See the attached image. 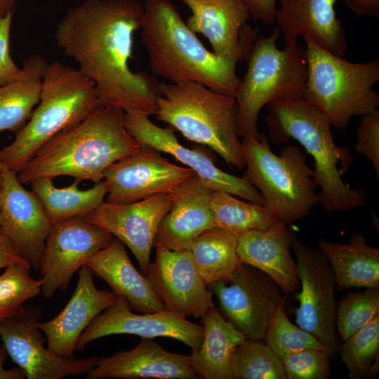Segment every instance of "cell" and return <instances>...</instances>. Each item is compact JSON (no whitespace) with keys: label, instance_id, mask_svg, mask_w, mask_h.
<instances>
[{"label":"cell","instance_id":"1","mask_svg":"<svg viewBox=\"0 0 379 379\" xmlns=\"http://www.w3.org/2000/svg\"><path fill=\"white\" fill-rule=\"evenodd\" d=\"M143 11L138 0H86L67 10L55 40L95 84L100 105L155 115L160 82L129 67Z\"/></svg>","mask_w":379,"mask_h":379},{"label":"cell","instance_id":"2","mask_svg":"<svg viewBox=\"0 0 379 379\" xmlns=\"http://www.w3.org/2000/svg\"><path fill=\"white\" fill-rule=\"evenodd\" d=\"M124 111L100 105L86 119L45 143L18 172L22 184L67 175L102 181L105 171L140 149L126 128Z\"/></svg>","mask_w":379,"mask_h":379},{"label":"cell","instance_id":"3","mask_svg":"<svg viewBox=\"0 0 379 379\" xmlns=\"http://www.w3.org/2000/svg\"><path fill=\"white\" fill-rule=\"evenodd\" d=\"M140 29L155 76L171 83H199L234 98L241 81L236 73L237 64L208 51L172 1L146 0Z\"/></svg>","mask_w":379,"mask_h":379},{"label":"cell","instance_id":"4","mask_svg":"<svg viewBox=\"0 0 379 379\" xmlns=\"http://www.w3.org/2000/svg\"><path fill=\"white\" fill-rule=\"evenodd\" d=\"M265 117L270 137L276 144L298 141L314 162V178L319 203L328 213L349 211L363 206L366 192L352 188L342 175L353 163L351 152L338 146L327 117L303 95L274 100L267 105Z\"/></svg>","mask_w":379,"mask_h":379},{"label":"cell","instance_id":"5","mask_svg":"<svg viewBox=\"0 0 379 379\" xmlns=\"http://www.w3.org/2000/svg\"><path fill=\"white\" fill-rule=\"evenodd\" d=\"M277 27L268 36L246 24L241 33L246 74L234 95L238 107L237 132L240 138L257 137L260 112L268 103L303 95L307 62L306 50L298 43L280 49Z\"/></svg>","mask_w":379,"mask_h":379},{"label":"cell","instance_id":"6","mask_svg":"<svg viewBox=\"0 0 379 379\" xmlns=\"http://www.w3.org/2000/svg\"><path fill=\"white\" fill-rule=\"evenodd\" d=\"M38 104L15 140L0 150L7 170L18 173L45 143L86 119L100 102L91 79L55 60L45 69Z\"/></svg>","mask_w":379,"mask_h":379},{"label":"cell","instance_id":"7","mask_svg":"<svg viewBox=\"0 0 379 379\" xmlns=\"http://www.w3.org/2000/svg\"><path fill=\"white\" fill-rule=\"evenodd\" d=\"M155 115L185 138L208 146L230 166H245L237 132L234 98L206 86L182 81L160 82Z\"/></svg>","mask_w":379,"mask_h":379},{"label":"cell","instance_id":"8","mask_svg":"<svg viewBox=\"0 0 379 379\" xmlns=\"http://www.w3.org/2000/svg\"><path fill=\"white\" fill-rule=\"evenodd\" d=\"M307 73L303 97L323 112L332 127L343 131L355 116L379 108V60L352 62L323 48L308 37Z\"/></svg>","mask_w":379,"mask_h":379},{"label":"cell","instance_id":"9","mask_svg":"<svg viewBox=\"0 0 379 379\" xmlns=\"http://www.w3.org/2000/svg\"><path fill=\"white\" fill-rule=\"evenodd\" d=\"M244 177L262 196L277 218L290 224L307 216L319 204L313 169L296 145L273 152L265 135L241 140Z\"/></svg>","mask_w":379,"mask_h":379},{"label":"cell","instance_id":"10","mask_svg":"<svg viewBox=\"0 0 379 379\" xmlns=\"http://www.w3.org/2000/svg\"><path fill=\"white\" fill-rule=\"evenodd\" d=\"M291 248L295 256L298 276L301 286L297 294L299 306L295 312L298 326L322 345L329 357L339 350L335 296V279L326 255L319 249L302 244L293 231Z\"/></svg>","mask_w":379,"mask_h":379},{"label":"cell","instance_id":"11","mask_svg":"<svg viewBox=\"0 0 379 379\" xmlns=\"http://www.w3.org/2000/svg\"><path fill=\"white\" fill-rule=\"evenodd\" d=\"M41 317L39 307L22 305L0 320L3 345L27 379H62L88 374L99 357L68 358L51 352L44 347L45 339L37 327Z\"/></svg>","mask_w":379,"mask_h":379},{"label":"cell","instance_id":"12","mask_svg":"<svg viewBox=\"0 0 379 379\" xmlns=\"http://www.w3.org/2000/svg\"><path fill=\"white\" fill-rule=\"evenodd\" d=\"M208 288L219 302L227 320L248 338L265 342L272 313L286 305L285 295L265 273L241 263L230 277Z\"/></svg>","mask_w":379,"mask_h":379},{"label":"cell","instance_id":"13","mask_svg":"<svg viewBox=\"0 0 379 379\" xmlns=\"http://www.w3.org/2000/svg\"><path fill=\"white\" fill-rule=\"evenodd\" d=\"M114 237L84 218L52 225L47 237L41 266V293L51 298L57 291H65L74 273Z\"/></svg>","mask_w":379,"mask_h":379},{"label":"cell","instance_id":"14","mask_svg":"<svg viewBox=\"0 0 379 379\" xmlns=\"http://www.w3.org/2000/svg\"><path fill=\"white\" fill-rule=\"evenodd\" d=\"M149 116L140 111L124 112L126 128L140 147H151L171 155L192 169L213 191L226 192L244 200L265 206L261 194L244 178L222 171L212 158L201 149L183 146L175 135L174 129L154 124Z\"/></svg>","mask_w":379,"mask_h":379},{"label":"cell","instance_id":"15","mask_svg":"<svg viewBox=\"0 0 379 379\" xmlns=\"http://www.w3.org/2000/svg\"><path fill=\"white\" fill-rule=\"evenodd\" d=\"M161 153L142 146L136 153L109 166L103 174L107 190L105 201L125 204L171 194L196 175L190 168L170 162Z\"/></svg>","mask_w":379,"mask_h":379},{"label":"cell","instance_id":"16","mask_svg":"<svg viewBox=\"0 0 379 379\" xmlns=\"http://www.w3.org/2000/svg\"><path fill=\"white\" fill-rule=\"evenodd\" d=\"M117 334L135 335L142 338H171L193 350L201 342L203 326L166 308L154 312L134 313L125 299L116 295L114 302L96 316L81 334L75 351L82 352L92 341Z\"/></svg>","mask_w":379,"mask_h":379},{"label":"cell","instance_id":"17","mask_svg":"<svg viewBox=\"0 0 379 379\" xmlns=\"http://www.w3.org/2000/svg\"><path fill=\"white\" fill-rule=\"evenodd\" d=\"M155 258L145 277L165 307L186 318H201L215 306L213 293L199 274L190 250L154 243Z\"/></svg>","mask_w":379,"mask_h":379},{"label":"cell","instance_id":"18","mask_svg":"<svg viewBox=\"0 0 379 379\" xmlns=\"http://www.w3.org/2000/svg\"><path fill=\"white\" fill-rule=\"evenodd\" d=\"M172 205L171 194H159L131 203L104 201L83 218L109 232L126 245L146 273L159 224Z\"/></svg>","mask_w":379,"mask_h":379},{"label":"cell","instance_id":"19","mask_svg":"<svg viewBox=\"0 0 379 379\" xmlns=\"http://www.w3.org/2000/svg\"><path fill=\"white\" fill-rule=\"evenodd\" d=\"M1 234L34 271L41 266L52 224L35 194L25 190L18 173L4 172L0 205Z\"/></svg>","mask_w":379,"mask_h":379},{"label":"cell","instance_id":"20","mask_svg":"<svg viewBox=\"0 0 379 379\" xmlns=\"http://www.w3.org/2000/svg\"><path fill=\"white\" fill-rule=\"evenodd\" d=\"M93 277L91 270L83 265L79 270L76 288L66 306L53 319L37 324L46 337L47 348L58 356L73 357L81 334L115 300L116 295L112 291L97 288Z\"/></svg>","mask_w":379,"mask_h":379},{"label":"cell","instance_id":"21","mask_svg":"<svg viewBox=\"0 0 379 379\" xmlns=\"http://www.w3.org/2000/svg\"><path fill=\"white\" fill-rule=\"evenodd\" d=\"M86 379H194L190 356L168 352L154 338H142L132 350L99 357Z\"/></svg>","mask_w":379,"mask_h":379},{"label":"cell","instance_id":"22","mask_svg":"<svg viewBox=\"0 0 379 379\" xmlns=\"http://www.w3.org/2000/svg\"><path fill=\"white\" fill-rule=\"evenodd\" d=\"M338 0H279L275 22L286 44L297 43L299 36L308 37L340 57L347 48L342 21L337 16ZM342 1V0H340Z\"/></svg>","mask_w":379,"mask_h":379},{"label":"cell","instance_id":"23","mask_svg":"<svg viewBox=\"0 0 379 379\" xmlns=\"http://www.w3.org/2000/svg\"><path fill=\"white\" fill-rule=\"evenodd\" d=\"M213 192L194 175L171 193L172 205L159 224L154 243L173 251L189 250L201 233L215 226Z\"/></svg>","mask_w":379,"mask_h":379},{"label":"cell","instance_id":"24","mask_svg":"<svg viewBox=\"0 0 379 379\" xmlns=\"http://www.w3.org/2000/svg\"><path fill=\"white\" fill-rule=\"evenodd\" d=\"M292 234L286 223L279 220L265 230L238 237L237 252L241 263L267 274L286 295L296 292L300 281L291 255Z\"/></svg>","mask_w":379,"mask_h":379},{"label":"cell","instance_id":"25","mask_svg":"<svg viewBox=\"0 0 379 379\" xmlns=\"http://www.w3.org/2000/svg\"><path fill=\"white\" fill-rule=\"evenodd\" d=\"M181 1L192 12L187 26L207 38L215 55L235 64L242 60L241 33L251 17L243 0Z\"/></svg>","mask_w":379,"mask_h":379},{"label":"cell","instance_id":"26","mask_svg":"<svg viewBox=\"0 0 379 379\" xmlns=\"http://www.w3.org/2000/svg\"><path fill=\"white\" fill-rule=\"evenodd\" d=\"M85 265L105 281L116 295L125 299L131 310L149 313L166 309L147 278L134 267L124 244L118 239L114 237Z\"/></svg>","mask_w":379,"mask_h":379},{"label":"cell","instance_id":"27","mask_svg":"<svg viewBox=\"0 0 379 379\" xmlns=\"http://www.w3.org/2000/svg\"><path fill=\"white\" fill-rule=\"evenodd\" d=\"M203 326L201 342L192 351L190 364L198 378L234 379L232 361L237 346L247 337L215 307L201 317Z\"/></svg>","mask_w":379,"mask_h":379},{"label":"cell","instance_id":"28","mask_svg":"<svg viewBox=\"0 0 379 379\" xmlns=\"http://www.w3.org/2000/svg\"><path fill=\"white\" fill-rule=\"evenodd\" d=\"M319 249L332 267L338 290L379 287V248L368 245L362 234L352 232L347 244L320 239Z\"/></svg>","mask_w":379,"mask_h":379},{"label":"cell","instance_id":"29","mask_svg":"<svg viewBox=\"0 0 379 379\" xmlns=\"http://www.w3.org/2000/svg\"><path fill=\"white\" fill-rule=\"evenodd\" d=\"M48 62L34 54L23 61L24 76L0 86V133L21 129L39 103L43 76Z\"/></svg>","mask_w":379,"mask_h":379},{"label":"cell","instance_id":"30","mask_svg":"<svg viewBox=\"0 0 379 379\" xmlns=\"http://www.w3.org/2000/svg\"><path fill=\"white\" fill-rule=\"evenodd\" d=\"M79 182L75 180L65 187H55L50 178L30 182L32 191L40 201L52 225L83 218L105 201L107 190L104 181L95 183L93 187L85 190L78 187Z\"/></svg>","mask_w":379,"mask_h":379},{"label":"cell","instance_id":"31","mask_svg":"<svg viewBox=\"0 0 379 379\" xmlns=\"http://www.w3.org/2000/svg\"><path fill=\"white\" fill-rule=\"evenodd\" d=\"M237 242V235L214 226L201 233L192 244L189 250L208 287L231 277L241 264Z\"/></svg>","mask_w":379,"mask_h":379},{"label":"cell","instance_id":"32","mask_svg":"<svg viewBox=\"0 0 379 379\" xmlns=\"http://www.w3.org/2000/svg\"><path fill=\"white\" fill-rule=\"evenodd\" d=\"M211 208L215 225L238 237L256 230H265L279 220L266 206L243 201L222 191H213Z\"/></svg>","mask_w":379,"mask_h":379},{"label":"cell","instance_id":"33","mask_svg":"<svg viewBox=\"0 0 379 379\" xmlns=\"http://www.w3.org/2000/svg\"><path fill=\"white\" fill-rule=\"evenodd\" d=\"M233 378L286 379L281 359L263 340L246 338L232 361Z\"/></svg>","mask_w":379,"mask_h":379},{"label":"cell","instance_id":"34","mask_svg":"<svg viewBox=\"0 0 379 379\" xmlns=\"http://www.w3.org/2000/svg\"><path fill=\"white\" fill-rule=\"evenodd\" d=\"M338 352L350 378H366L372 364L379 357V314L343 340Z\"/></svg>","mask_w":379,"mask_h":379},{"label":"cell","instance_id":"35","mask_svg":"<svg viewBox=\"0 0 379 379\" xmlns=\"http://www.w3.org/2000/svg\"><path fill=\"white\" fill-rule=\"evenodd\" d=\"M31 270L29 262L22 259L7 265L0 275V320L41 293V279L32 278Z\"/></svg>","mask_w":379,"mask_h":379},{"label":"cell","instance_id":"36","mask_svg":"<svg viewBox=\"0 0 379 379\" xmlns=\"http://www.w3.org/2000/svg\"><path fill=\"white\" fill-rule=\"evenodd\" d=\"M286 307V305H278L273 310L266 332V345L280 359L308 348L324 350L312 335L291 322Z\"/></svg>","mask_w":379,"mask_h":379},{"label":"cell","instance_id":"37","mask_svg":"<svg viewBox=\"0 0 379 379\" xmlns=\"http://www.w3.org/2000/svg\"><path fill=\"white\" fill-rule=\"evenodd\" d=\"M379 314V287L349 293L338 304L337 332L346 340Z\"/></svg>","mask_w":379,"mask_h":379},{"label":"cell","instance_id":"38","mask_svg":"<svg viewBox=\"0 0 379 379\" xmlns=\"http://www.w3.org/2000/svg\"><path fill=\"white\" fill-rule=\"evenodd\" d=\"M286 379H327L330 357L324 349L308 348L283 357Z\"/></svg>","mask_w":379,"mask_h":379},{"label":"cell","instance_id":"39","mask_svg":"<svg viewBox=\"0 0 379 379\" xmlns=\"http://www.w3.org/2000/svg\"><path fill=\"white\" fill-rule=\"evenodd\" d=\"M356 152L371 161L379 180V110L361 117L357 130Z\"/></svg>","mask_w":379,"mask_h":379},{"label":"cell","instance_id":"40","mask_svg":"<svg viewBox=\"0 0 379 379\" xmlns=\"http://www.w3.org/2000/svg\"><path fill=\"white\" fill-rule=\"evenodd\" d=\"M13 11L0 18V86L21 79L24 71L19 68L11 55L10 33Z\"/></svg>","mask_w":379,"mask_h":379},{"label":"cell","instance_id":"41","mask_svg":"<svg viewBox=\"0 0 379 379\" xmlns=\"http://www.w3.org/2000/svg\"><path fill=\"white\" fill-rule=\"evenodd\" d=\"M250 16L255 20L272 25L275 22L277 0H243Z\"/></svg>","mask_w":379,"mask_h":379},{"label":"cell","instance_id":"42","mask_svg":"<svg viewBox=\"0 0 379 379\" xmlns=\"http://www.w3.org/2000/svg\"><path fill=\"white\" fill-rule=\"evenodd\" d=\"M349 9L359 17L378 18L379 15V0H342Z\"/></svg>","mask_w":379,"mask_h":379},{"label":"cell","instance_id":"43","mask_svg":"<svg viewBox=\"0 0 379 379\" xmlns=\"http://www.w3.org/2000/svg\"><path fill=\"white\" fill-rule=\"evenodd\" d=\"M22 259L24 258L16 252L9 241L2 235L0 236V269Z\"/></svg>","mask_w":379,"mask_h":379},{"label":"cell","instance_id":"44","mask_svg":"<svg viewBox=\"0 0 379 379\" xmlns=\"http://www.w3.org/2000/svg\"><path fill=\"white\" fill-rule=\"evenodd\" d=\"M8 353L2 345L0 346V379H27L25 372L19 366L11 369L4 367Z\"/></svg>","mask_w":379,"mask_h":379},{"label":"cell","instance_id":"45","mask_svg":"<svg viewBox=\"0 0 379 379\" xmlns=\"http://www.w3.org/2000/svg\"><path fill=\"white\" fill-rule=\"evenodd\" d=\"M15 0H0V18L13 11Z\"/></svg>","mask_w":379,"mask_h":379},{"label":"cell","instance_id":"46","mask_svg":"<svg viewBox=\"0 0 379 379\" xmlns=\"http://www.w3.org/2000/svg\"><path fill=\"white\" fill-rule=\"evenodd\" d=\"M6 170V169L4 165V163L1 157V154H0V205H1V196H2L3 187H4V172ZM1 235H2L1 227V220H0V236Z\"/></svg>","mask_w":379,"mask_h":379},{"label":"cell","instance_id":"47","mask_svg":"<svg viewBox=\"0 0 379 379\" xmlns=\"http://www.w3.org/2000/svg\"><path fill=\"white\" fill-rule=\"evenodd\" d=\"M379 370V359L378 357L375 360L372 364L370 371L366 376V378H373Z\"/></svg>","mask_w":379,"mask_h":379}]
</instances>
